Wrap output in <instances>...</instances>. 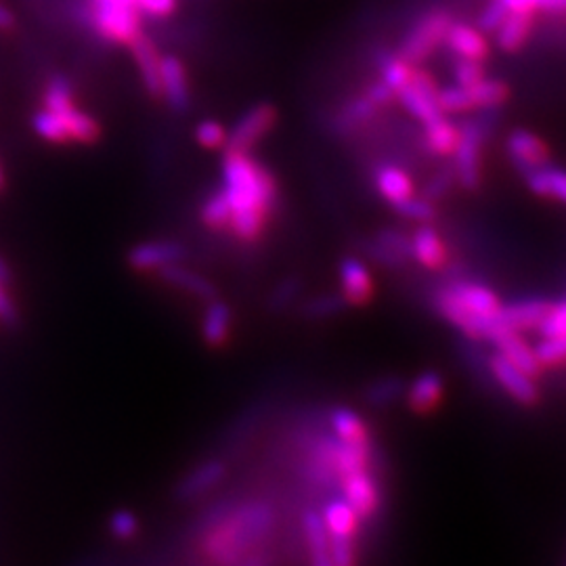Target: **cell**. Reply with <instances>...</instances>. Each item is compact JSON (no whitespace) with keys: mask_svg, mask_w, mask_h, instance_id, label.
<instances>
[{"mask_svg":"<svg viewBox=\"0 0 566 566\" xmlns=\"http://www.w3.org/2000/svg\"><path fill=\"white\" fill-rule=\"evenodd\" d=\"M273 523L275 512L264 500H245L242 504L219 502L200 523L203 554L214 565L238 566L263 544Z\"/></svg>","mask_w":566,"mask_h":566,"instance_id":"cell-1","label":"cell"},{"mask_svg":"<svg viewBox=\"0 0 566 566\" xmlns=\"http://www.w3.org/2000/svg\"><path fill=\"white\" fill-rule=\"evenodd\" d=\"M434 306L447 324L460 329L472 340H486L500 327L502 303L497 294L476 282H453L441 287Z\"/></svg>","mask_w":566,"mask_h":566,"instance_id":"cell-2","label":"cell"},{"mask_svg":"<svg viewBox=\"0 0 566 566\" xmlns=\"http://www.w3.org/2000/svg\"><path fill=\"white\" fill-rule=\"evenodd\" d=\"M223 193L231 212L264 210L273 214L280 200V185L275 175L254 160L250 154L224 151Z\"/></svg>","mask_w":566,"mask_h":566,"instance_id":"cell-3","label":"cell"},{"mask_svg":"<svg viewBox=\"0 0 566 566\" xmlns=\"http://www.w3.org/2000/svg\"><path fill=\"white\" fill-rule=\"evenodd\" d=\"M93 25L112 44H130L142 34V11L135 0H93Z\"/></svg>","mask_w":566,"mask_h":566,"instance_id":"cell-4","label":"cell"},{"mask_svg":"<svg viewBox=\"0 0 566 566\" xmlns=\"http://www.w3.org/2000/svg\"><path fill=\"white\" fill-rule=\"evenodd\" d=\"M451 21H453L451 15L446 11L428 13L407 32L397 53L413 65L424 63L446 42L447 30H449Z\"/></svg>","mask_w":566,"mask_h":566,"instance_id":"cell-5","label":"cell"},{"mask_svg":"<svg viewBox=\"0 0 566 566\" xmlns=\"http://www.w3.org/2000/svg\"><path fill=\"white\" fill-rule=\"evenodd\" d=\"M486 137L483 122L468 120L460 126V143L453 158V172L458 182L474 191L481 185V151Z\"/></svg>","mask_w":566,"mask_h":566,"instance_id":"cell-6","label":"cell"},{"mask_svg":"<svg viewBox=\"0 0 566 566\" xmlns=\"http://www.w3.org/2000/svg\"><path fill=\"white\" fill-rule=\"evenodd\" d=\"M275 124H277V107L273 103L261 102L252 105L227 133L224 151L250 154L252 147L275 128Z\"/></svg>","mask_w":566,"mask_h":566,"instance_id":"cell-7","label":"cell"},{"mask_svg":"<svg viewBox=\"0 0 566 566\" xmlns=\"http://www.w3.org/2000/svg\"><path fill=\"white\" fill-rule=\"evenodd\" d=\"M338 485L343 491L344 500L359 514V518L364 523H369L378 516L380 506H382V489L378 483V476L371 472V468H365V470L344 476Z\"/></svg>","mask_w":566,"mask_h":566,"instance_id":"cell-8","label":"cell"},{"mask_svg":"<svg viewBox=\"0 0 566 566\" xmlns=\"http://www.w3.org/2000/svg\"><path fill=\"white\" fill-rule=\"evenodd\" d=\"M489 369L493 380L506 392L512 401L518 405H535L539 401V386L537 378L531 376L523 367L507 361L502 355H493L489 361Z\"/></svg>","mask_w":566,"mask_h":566,"instance_id":"cell-9","label":"cell"},{"mask_svg":"<svg viewBox=\"0 0 566 566\" xmlns=\"http://www.w3.org/2000/svg\"><path fill=\"white\" fill-rule=\"evenodd\" d=\"M361 250L371 263L385 269H401L407 261H411V235L401 229L385 227L376 231L374 238L365 240Z\"/></svg>","mask_w":566,"mask_h":566,"instance_id":"cell-10","label":"cell"},{"mask_svg":"<svg viewBox=\"0 0 566 566\" xmlns=\"http://www.w3.org/2000/svg\"><path fill=\"white\" fill-rule=\"evenodd\" d=\"M338 283L340 296L348 308H361L374 301L376 283L369 266L359 256H344L338 263Z\"/></svg>","mask_w":566,"mask_h":566,"instance_id":"cell-11","label":"cell"},{"mask_svg":"<svg viewBox=\"0 0 566 566\" xmlns=\"http://www.w3.org/2000/svg\"><path fill=\"white\" fill-rule=\"evenodd\" d=\"M187 248L175 240H156L133 245L126 254V263L135 273H158L168 264L182 263Z\"/></svg>","mask_w":566,"mask_h":566,"instance_id":"cell-12","label":"cell"},{"mask_svg":"<svg viewBox=\"0 0 566 566\" xmlns=\"http://www.w3.org/2000/svg\"><path fill=\"white\" fill-rule=\"evenodd\" d=\"M227 476V464L219 458L203 460L198 465H193L181 481L175 486V497L179 502H196L210 491H214L221 485Z\"/></svg>","mask_w":566,"mask_h":566,"instance_id":"cell-13","label":"cell"},{"mask_svg":"<svg viewBox=\"0 0 566 566\" xmlns=\"http://www.w3.org/2000/svg\"><path fill=\"white\" fill-rule=\"evenodd\" d=\"M489 343L493 344L495 350H497V355L506 357L507 361L523 367L525 371H528V374L535 376V378L542 376L544 367H542L539 359H537L535 346L526 343L525 334L500 325V327L493 332V336L489 338Z\"/></svg>","mask_w":566,"mask_h":566,"instance_id":"cell-14","label":"cell"},{"mask_svg":"<svg viewBox=\"0 0 566 566\" xmlns=\"http://www.w3.org/2000/svg\"><path fill=\"white\" fill-rule=\"evenodd\" d=\"M446 397V380L439 371L424 369L405 386V403L416 416L432 413Z\"/></svg>","mask_w":566,"mask_h":566,"instance_id":"cell-15","label":"cell"},{"mask_svg":"<svg viewBox=\"0 0 566 566\" xmlns=\"http://www.w3.org/2000/svg\"><path fill=\"white\" fill-rule=\"evenodd\" d=\"M128 46H130L135 65L139 70L145 93L151 99H163V74H160L163 55H160L156 42L142 32Z\"/></svg>","mask_w":566,"mask_h":566,"instance_id":"cell-16","label":"cell"},{"mask_svg":"<svg viewBox=\"0 0 566 566\" xmlns=\"http://www.w3.org/2000/svg\"><path fill=\"white\" fill-rule=\"evenodd\" d=\"M506 149L510 160L523 175L549 163V151H547L544 139H539L535 133L525 130V128L510 133Z\"/></svg>","mask_w":566,"mask_h":566,"instance_id":"cell-17","label":"cell"},{"mask_svg":"<svg viewBox=\"0 0 566 566\" xmlns=\"http://www.w3.org/2000/svg\"><path fill=\"white\" fill-rule=\"evenodd\" d=\"M443 44L449 46V51L458 60L481 61L483 63L491 53L485 32L476 25L464 23V21H451Z\"/></svg>","mask_w":566,"mask_h":566,"instance_id":"cell-18","label":"cell"},{"mask_svg":"<svg viewBox=\"0 0 566 566\" xmlns=\"http://www.w3.org/2000/svg\"><path fill=\"white\" fill-rule=\"evenodd\" d=\"M163 99L166 105L182 114L191 105V88H189V76L187 67L177 55H163Z\"/></svg>","mask_w":566,"mask_h":566,"instance_id":"cell-19","label":"cell"},{"mask_svg":"<svg viewBox=\"0 0 566 566\" xmlns=\"http://www.w3.org/2000/svg\"><path fill=\"white\" fill-rule=\"evenodd\" d=\"M233 334V308L219 296L203 306L200 336L208 348H223Z\"/></svg>","mask_w":566,"mask_h":566,"instance_id":"cell-20","label":"cell"},{"mask_svg":"<svg viewBox=\"0 0 566 566\" xmlns=\"http://www.w3.org/2000/svg\"><path fill=\"white\" fill-rule=\"evenodd\" d=\"M156 275L166 285H170L175 290H181L185 294H189L193 298H200L203 303L219 296L214 283L210 282L208 277H203L202 273H198L193 269H187L181 263L168 264V266L160 269Z\"/></svg>","mask_w":566,"mask_h":566,"instance_id":"cell-21","label":"cell"},{"mask_svg":"<svg viewBox=\"0 0 566 566\" xmlns=\"http://www.w3.org/2000/svg\"><path fill=\"white\" fill-rule=\"evenodd\" d=\"M547 311H549V303L542 298H523V301L502 304L500 324L525 334L531 329H539V325L546 319Z\"/></svg>","mask_w":566,"mask_h":566,"instance_id":"cell-22","label":"cell"},{"mask_svg":"<svg viewBox=\"0 0 566 566\" xmlns=\"http://www.w3.org/2000/svg\"><path fill=\"white\" fill-rule=\"evenodd\" d=\"M447 243L430 223H422L411 233V259L424 269L437 271L447 263Z\"/></svg>","mask_w":566,"mask_h":566,"instance_id":"cell-23","label":"cell"},{"mask_svg":"<svg viewBox=\"0 0 566 566\" xmlns=\"http://www.w3.org/2000/svg\"><path fill=\"white\" fill-rule=\"evenodd\" d=\"M329 539H357L364 521L344 497L327 502L322 512Z\"/></svg>","mask_w":566,"mask_h":566,"instance_id":"cell-24","label":"cell"},{"mask_svg":"<svg viewBox=\"0 0 566 566\" xmlns=\"http://www.w3.org/2000/svg\"><path fill=\"white\" fill-rule=\"evenodd\" d=\"M329 428H332V437H336L340 443L348 446H374L371 434H369V426L364 418L348 409V407H336L329 413Z\"/></svg>","mask_w":566,"mask_h":566,"instance_id":"cell-25","label":"cell"},{"mask_svg":"<svg viewBox=\"0 0 566 566\" xmlns=\"http://www.w3.org/2000/svg\"><path fill=\"white\" fill-rule=\"evenodd\" d=\"M378 109H380V107L369 102L365 95L353 97V99H348V102L344 103L343 107L336 112V116H334V120H332V126H334V130H336L340 137L353 135L357 128H361L365 124H369V122L374 120L376 114H378Z\"/></svg>","mask_w":566,"mask_h":566,"instance_id":"cell-26","label":"cell"},{"mask_svg":"<svg viewBox=\"0 0 566 566\" xmlns=\"http://www.w3.org/2000/svg\"><path fill=\"white\" fill-rule=\"evenodd\" d=\"M525 177L528 189L535 196L554 200V202L566 203V170H563V168L546 164L542 168H535V170L526 172Z\"/></svg>","mask_w":566,"mask_h":566,"instance_id":"cell-27","label":"cell"},{"mask_svg":"<svg viewBox=\"0 0 566 566\" xmlns=\"http://www.w3.org/2000/svg\"><path fill=\"white\" fill-rule=\"evenodd\" d=\"M460 143V126L441 116L439 120L424 124V145L432 156L451 158Z\"/></svg>","mask_w":566,"mask_h":566,"instance_id":"cell-28","label":"cell"},{"mask_svg":"<svg viewBox=\"0 0 566 566\" xmlns=\"http://www.w3.org/2000/svg\"><path fill=\"white\" fill-rule=\"evenodd\" d=\"M533 32V15L528 13H507L506 20L493 32L497 46L504 53H516L525 46Z\"/></svg>","mask_w":566,"mask_h":566,"instance_id":"cell-29","label":"cell"},{"mask_svg":"<svg viewBox=\"0 0 566 566\" xmlns=\"http://www.w3.org/2000/svg\"><path fill=\"white\" fill-rule=\"evenodd\" d=\"M374 181H376L378 193L388 203L399 202V200L413 196V181H411V177L401 168H397V166H390V164L380 166L376 170Z\"/></svg>","mask_w":566,"mask_h":566,"instance_id":"cell-30","label":"cell"},{"mask_svg":"<svg viewBox=\"0 0 566 566\" xmlns=\"http://www.w3.org/2000/svg\"><path fill=\"white\" fill-rule=\"evenodd\" d=\"M374 60H376V65H378L380 76H382L380 81L386 82L395 93H399L403 86L411 82V76L418 67V65L405 61L399 53H392L388 49L376 51Z\"/></svg>","mask_w":566,"mask_h":566,"instance_id":"cell-31","label":"cell"},{"mask_svg":"<svg viewBox=\"0 0 566 566\" xmlns=\"http://www.w3.org/2000/svg\"><path fill=\"white\" fill-rule=\"evenodd\" d=\"M304 542L308 547L311 563L329 560V533L325 528L324 516L317 510H308L303 516Z\"/></svg>","mask_w":566,"mask_h":566,"instance_id":"cell-32","label":"cell"},{"mask_svg":"<svg viewBox=\"0 0 566 566\" xmlns=\"http://www.w3.org/2000/svg\"><path fill=\"white\" fill-rule=\"evenodd\" d=\"M397 99L416 120L422 122V124H430V122L439 120L441 116H446L441 112L439 103H437V95L422 93L411 84H407L397 93Z\"/></svg>","mask_w":566,"mask_h":566,"instance_id":"cell-33","label":"cell"},{"mask_svg":"<svg viewBox=\"0 0 566 566\" xmlns=\"http://www.w3.org/2000/svg\"><path fill=\"white\" fill-rule=\"evenodd\" d=\"M42 107L63 116L70 109L78 107L76 99H74V82L65 74H53L46 86H44V95H42Z\"/></svg>","mask_w":566,"mask_h":566,"instance_id":"cell-34","label":"cell"},{"mask_svg":"<svg viewBox=\"0 0 566 566\" xmlns=\"http://www.w3.org/2000/svg\"><path fill=\"white\" fill-rule=\"evenodd\" d=\"M269 212L264 210H240L231 212V221L227 231L243 243L259 242L263 238L264 229L269 223Z\"/></svg>","mask_w":566,"mask_h":566,"instance_id":"cell-35","label":"cell"},{"mask_svg":"<svg viewBox=\"0 0 566 566\" xmlns=\"http://www.w3.org/2000/svg\"><path fill=\"white\" fill-rule=\"evenodd\" d=\"M405 386L407 382L399 376H382L365 388V403L374 409H386L390 405L399 403L405 397Z\"/></svg>","mask_w":566,"mask_h":566,"instance_id":"cell-36","label":"cell"},{"mask_svg":"<svg viewBox=\"0 0 566 566\" xmlns=\"http://www.w3.org/2000/svg\"><path fill=\"white\" fill-rule=\"evenodd\" d=\"M346 308H348V304L344 303L340 292H329V294L313 296L306 303L301 304V317L306 322L322 324V322L340 317Z\"/></svg>","mask_w":566,"mask_h":566,"instance_id":"cell-37","label":"cell"},{"mask_svg":"<svg viewBox=\"0 0 566 566\" xmlns=\"http://www.w3.org/2000/svg\"><path fill=\"white\" fill-rule=\"evenodd\" d=\"M60 118L65 124L67 135H70L72 142L82 143V145H95L102 139L103 128L99 120L93 118L91 114L82 112L78 107L70 109L67 114H63Z\"/></svg>","mask_w":566,"mask_h":566,"instance_id":"cell-38","label":"cell"},{"mask_svg":"<svg viewBox=\"0 0 566 566\" xmlns=\"http://www.w3.org/2000/svg\"><path fill=\"white\" fill-rule=\"evenodd\" d=\"M470 91V99L474 109H497L507 102L510 88L506 82L497 78H483L474 86H465Z\"/></svg>","mask_w":566,"mask_h":566,"instance_id":"cell-39","label":"cell"},{"mask_svg":"<svg viewBox=\"0 0 566 566\" xmlns=\"http://www.w3.org/2000/svg\"><path fill=\"white\" fill-rule=\"evenodd\" d=\"M303 287L304 282L298 275L285 277V280H282V282L277 283V285L271 290V294H269V298H266V308H269L271 313H283V311H287L292 304L301 298Z\"/></svg>","mask_w":566,"mask_h":566,"instance_id":"cell-40","label":"cell"},{"mask_svg":"<svg viewBox=\"0 0 566 566\" xmlns=\"http://www.w3.org/2000/svg\"><path fill=\"white\" fill-rule=\"evenodd\" d=\"M107 533L116 542H133L142 533V518H139L137 512H133L128 507H120V510L109 514Z\"/></svg>","mask_w":566,"mask_h":566,"instance_id":"cell-41","label":"cell"},{"mask_svg":"<svg viewBox=\"0 0 566 566\" xmlns=\"http://www.w3.org/2000/svg\"><path fill=\"white\" fill-rule=\"evenodd\" d=\"M200 221H202L208 229L214 231H227L229 221H231V206L224 198L223 189L212 193L210 198H206V202L200 208Z\"/></svg>","mask_w":566,"mask_h":566,"instance_id":"cell-42","label":"cell"},{"mask_svg":"<svg viewBox=\"0 0 566 566\" xmlns=\"http://www.w3.org/2000/svg\"><path fill=\"white\" fill-rule=\"evenodd\" d=\"M32 128L36 130V135L42 137L44 142L55 143V145L72 143L70 135H67V128H65V124H63L60 116L49 112V109H44V107H42L41 112L34 114Z\"/></svg>","mask_w":566,"mask_h":566,"instance_id":"cell-43","label":"cell"},{"mask_svg":"<svg viewBox=\"0 0 566 566\" xmlns=\"http://www.w3.org/2000/svg\"><path fill=\"white\" fill-rule=\"evenodd\" d=\"M392 210L403 217L407 221H416V223H432L437 219V206L426 198H418V196H409L405 200L390 203Z\"/></svg>","mask_w":566,"mask_h":566,"instance_id":"cell-44","label":"cell"},{"mask_svg":"<svg viewBox=\"0 0 566 566\" xmlns=\"http://www.w3.org/2000/svg\"><path fill=\"white\" fill-rule=\"evenodd\" d=\"M437 103H439L443 114H465V112L474 109L472 99H470V91L465 86H460V84L439 88Z\"/></svg>","mask_w":566,"mask_h":566,"instance_id":"cell-45","label":"cell"},{"mask_svg":"<svg viewBox=\"0 0 566 566\" xmlns=\"http://www.w3.org/2000/svg\"><path fill=\"white\" fill-rule=\"evenodd\" d=\"M535 353L542 367L566 364V336L563 338H542L535 344Z\"/></svg>","mask_w":566,"mask_h":566,"instance_id":"cell-46","label":"cell"},{"mask_svg":"<svg viewBox=\"0 0 566 566\" xmlns=\"http://www.w3.org/2000/svg\"><path fill=\"white\" fill-rule=\"evenodd\" d=\"M542 334V338H563L566 336V301L549 304L546 319L537 329Z\"/></svg>","mask_w":566,"mask_h":566,"instance_id":"cell-47","label":"cell"},{"mask_svg":"<svg viewBox=\"0 0 566 566\" xmlns=\"http://www.w3.org/2000/svg\"><path fill=\"white\" fill-rule=\"evenodd\" d=\"M196 142L206 149H224L227 130L221 122L202 120L196 126Z\"/></svg>","mask_w":566,"mask_h":566,"instance_id":"cell-48","label":"cell"},{"mask_svg":"<svg viewBox=\"0 0 566 566\" xmlns=\"http://www.w3.org/2000/svg\"><path fill=\"white\" fill-rule=\"evenodd\" d=\"M329 560L332 566H357V539H329Z\"/></svg>","mask_w":566,"mask_h":566,"instance_id":"cell-49","label":"cell"},{"mask_svg":"<svg viewBox=\"0 0 566 566\" xmlns=\"http://www.w3.org/2000/svg\"><path fill=\"white\" fill-rule=\"evenodd\" d=\"M455 181H458V179H455L453 168H447V170L434 175L430 181L426 182L422 198L430 200V202H439L441 198H446L447 193L451 191V187H453V182Z\"/></svg>","mask_w":566,"mask_h":566,"instance_id":"cell-50","label":"cell"},{"mask_svg":"<svg viewBox=\"0 0 566 566\" xmlns=\"http://www.w3.org/2000/svg\"><path fill=\"white\" fill-rule=\"evenodd\" d=\"M453 76H455V84L460 86H474L476 82L485 78V67L481 61L460 60L453 67Z\"/></svg>","mask_w":566,"mask_h":566,"instance_id":"cell-51","label":"cell"},{"mask_svg":"<svg viewBox=\"0 0 566 566\" xmlns=\"http://www.w3.org/2000/svg\"><path fill=\"white\" fill-rule=\"evenodd\" d=\"M506 7L500 2V0H491L489 4H486L485 9H483V13H481V18H479V28L489 34V32H495L500 25H502V21L507 18Z\"/></svg>","mask_w":566,"mask_h":566,"instance_id":"cell-52","label":"cell"},{"mask_svg":"<svg viewBox=\"0 0 566 566\" xmlns=\"http://www.w3.org/2000/svg\"><path fill=\"white\" fill-rule=\"evenodd\" d=\"M0 324L15 327L20 324V308L9 292V283L0 280Z\"/></svg>","mask_w":566,"mask_h":566,"instance_id":"cell-53","label":"cell"},{"mask_svg":"<svg viewBox=\"0 0 566 566\" xmlns=\"http://www.w3.org/2000/svg\"><path fill=\"white\" fill-rule=\"evenodd\" d=\"M137 9L149 18H170L177 11V0H135Z\"/></svg>","mask_w":566,"mask_h":566,"instance_id":"cell-54","label":"cell"},{"mask_svg":"<svg viewBox=\"0 0 566 566\" xmlns=\"http://www.w3.org/2000/svg\"><path fill=\"white\" fill-rule=\"evenodd\" d=\"M364 95L369 102L374 103V105H378L380 109L397 99V93L382 81L369 82L367 88H365Z\"/></svg>","mask_w":566,"mask_h":566,"instance_id":"cell-55","label":"cell"},{"mask_svg":"<svg viewBox=\"0 0 566 566\" xmlns=\"http://www.w3.org/2000/svg\"><path fill=\"white\" fill-rule=\"evenodd\" d=\"M506 7L510 13H528L533 15L535 11H542L544 0H500Z\"/></svg>","mask_w":566,"mask_h":566,"instance_id":"cell-56","label":"cell"},{"mask_svg":"<svg viewBox=\"0 0 566 566\" xmlns=\"http://www.w3.org/2000/svg\"><path fill=\"white\" fill-rule=\"evenodd\" d=\"M542 11L552 13V15H565L566 0H544V4H542Z\"/></svg>","mask_w":566,"mask_h":566,"instance_id":"cell-57","label":"cell"},{"mask_svg":"<svg viewBox=\"0 0 566 566\" xmlns=\"http://www.w3.org/2000/svg\"><path fill=\"white\" fill-rule=\"evenodd\" d=\"M15 28V15L0 4V30H13Z\"/></svg>","mask_w":566,"mask_h":566,"instance_id":"cell-58","label":"cell"},{"mask_svg":"<svg viewBox=\"0 0 566 566\" xmlns=\"http://www.w3.org/2000/svg\"><path fill=\"white\" fill-rule=\"evenodd\" d=\"M0 280L4 283H9V285L13 282V273H11L9 264H7V261H4L2 256H0Z\"/></svg>","mask_w":566,"mask_h":566,"instance_id":"cell-59","label":"cell"},{"mask_svg":"<svg viewBox=\"0 0 566 566\" xmlns=\"http://www.w3.org/2000/svg\"><path fill=\"white\" fill-rule=\"evenodd\" d=\"M242 566H264V560L263 558H256V556H248Z\"/></svg>","mask_w":566,"mask_h":566,"instance_id":"cell-60","label":"cell"},{"mask_svg":"<svg viewBox=\"0 0 566 566\" xmlns=\"http://www.w3.org/2000/svg\"><path fill=\"white\" fill-rule=\"evenodd\" d=\"M4 189V172H2V168H0V191Z\"/></svg>","mask_w":566,"mask_h":566,"instance_id":"cell-61","label":"cell"}]
</instances>
